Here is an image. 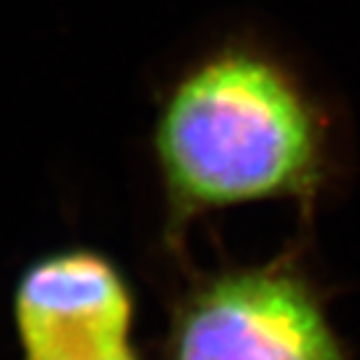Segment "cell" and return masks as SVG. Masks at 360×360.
<instances>
[{
  "label": "cell",
  "instance_id": "obj_1",
  "mask_svg": "<svg viewBox=\"0 0 360 360\" xmlns=\"http://www.w3.org/2000/svg\"><path fill=\"white\" fill-rule=\"evenodd\" d=\"M174 239L206 211L290 199L311 211L337 174V122L304 66L250 31L218 35L180 63L153 122Z\"/></svg>",
  "mask_w": 360,
  "mask_h": 360
},
{
  "label": "cell",
  "instance_id": "obj_2",
  "mask_svg": "<svg viewBox=\"0 0 360 360\" xmlns=\"http://www.w3.org/2000/svg\"><path fill=\"white\" fill-rule=\"evenodd\" d=\"M162 360H351L323 295L295 262L229 267L187 288Z\"/></svg>",
  "mask_w": 360,
  "mask_h": 360
},
{
  "label": "cell",
  "instance_id": "obj_3",
  "mask_svg": "<svg viewBox=\"0 0 360 360\" xmlns=\"http://www.w3.org/2000/svg\"><path fill=\"white\" fill-rule=\"evenodd\" d=\"M136 302L124 274L91 248L40 255L19 274L12 323L21 360H112L131 347Z\"/></svg>",
  "mask_w": 360,
  "mask_h": 360
}]
</instances>
